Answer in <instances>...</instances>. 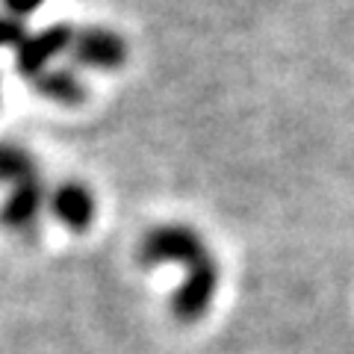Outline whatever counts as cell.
I'll return each instance as SVG.
<instances>
[{
	"label": "cell",
	"instance_id": "cell-1",
	"mask_svg": "<svg viewBox=\"0 0 354 354\" xmlns=\"http://www.w3.org/2000/svg\"><path fill=\"white\" fill-rule=\"evenodd\" d=\"M209 257L204 239L198 230L183 227V225H160L145 234L139 245V260L145 266H160V263H180L192 269L195 263Z\"/></svg>",
	"mask_w": 354,
	"mask_h": 354
},
{
	"label": "cell",
	"instance_id": "cell-2",
	"mask_svg": "<svg viewBox=\"0 0 354 354\" xmlns=\"http://www.w3.org/2000/svg\"><path fill=\"white\" fill-rule=\"evenodd\" d=\"M74 36H77V30H74V24H68V21L50 24V27H44L39 32H27V36L21 39V44L15 48L18 74L36 80L41 71H48V65L57 59L59 53L71 50Z\"/></svg>",
	"mask_w": 354,
	"mask_h": 354
},
{
	"label": "cell",
	"instance_id": "cell-3",
	"mask_svg": "<svg viewBox=\"0 0 354 354\" xmlns=\"http://www.w3.org/2000/svg\"><path fill=\"white\" fill-rule=\"evenodd\" d=\"M216 290H218V266L213 260V254H209L201 263H195L192 269H186V281L171 298L174 316L180 319V322L201 319L209 310V304H213Z\"/></svg>",
	"mask_w": 354,
	"mask_h": 354
},
{
	"label": "cell",
	"instance_id": "cell-4",
	"mask_svg": "<svg viewBox=\"0 0 354 354\" xmlns=\"http://www.w3.org/2000/svg\"><path fill=\"white\" fill-rule=\"evenodd\" d=\"M71 57L77 65H86V68L113 71L118 65H124V59H127V41L113 30L86 27V30H77L74 44H71Z\"/></svg>",
	"mask_w": 354,
	"mask_h": 354
},
{
	"label": "cell",
	"instance_id": "cell-5",
	"mask_svg": "<svg viewBox=\"0 0 354 354\" xmlns=\"http://www.w3.org/2000/svg\"><path fill=\"white\" fill-rule=\"evenodd\" d=\"M50 209L65 227L86 230L95 221V195L77 180H65L50 192Z\"/></svg>",
	"mask_w": 354,
	"mask_h": 354
},
{
	"label": "cell",
	"instance_id": "cell-6",
	"mask_svg": "<svg viewBox=\"0 0 354 354\" xmlns=\"http://www.w3.org/2000/svg\"><path fill=\"white\" fill-rule=\"evenodd\" d=\"M44 201H48V192H44L41 180L30 177V180L12 186V195L6 198L3 209H0V221L12 230H30L41 216Z\"/></svg>",
	"mask_w": 354,
	"mask_h": 354
},
{
	"label": "cell",
	"instance_id": "cell-7",
	"mask_svg": "<svg viewBox=\"0 0 354 354\" xmlns=\"http://www.w3.org/2000/svg\"><path fill=\"white\" fill-rule=\"evenodd\" d=\"M32 86H36V92L44 97V101H53V104H62V106H74V104L86 101V86L71 68L41 71L36 80H32Z\"/></svg>",
	"mask_w": 354,
	"mask_h": 354
},
{
	"label": "cell",
	"instance_id": "cell-8",
	"mask_svg": "<svg viewBox=\"0 0 354 354\" xmlns=\"http://www.w3.org/2000/svg\"><path fill=\"white\" fill-rule=\"evenodd\" d=\"M30 177H39L36 160L30 157L27 148L12 145V142H0V183H24Z\"/></svg>",
	"mask_w": 354,
	"mask_h": 354
},
{
	"label": "cell",
	"instance_id": "cell-9",
	"mask_svg": "<svg viewBox=\"0 0 354 354\" xmlns=\"http://www.w3.org/2000/svg\"><path fill=\"white\" fill-rule=\"evenodd\" d=\"M27 36V27L21 18H12V15H0V48H18L21 39Z\"/></svg>",
	"mask_w": 354,
	"mask_h": 354
},
{
	"label": "cell",
	"instance_id": "cell-10",
	"mask_svg": "<svg viewBox=\"0 0 354 354\" xmlns=\"http://www.w3.org/2000/svg\"><path fill=\"white\" fill-rule=\"evenodd\" d=\"M3 3H6V9H9V15L24 21L27 15L36 12V9L44 3V0H3Z\"/></svg>",
	"mask_w": 354,
	"mask_h": 354
}]
</instances>
